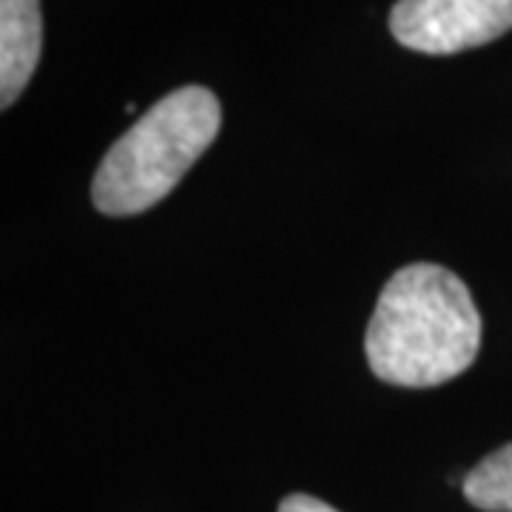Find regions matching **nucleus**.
<instances>
[{
  "label": "nucleus",
  "instance_id": "obj_6",
  "mask_svg": "<svg viewBox=\"0 0 512 512\" xmlns=\"http://www.w3.org/2000/svg\"><path fill=\"white\" fill-rule=\"evenodd\" d=\"M279 512H339L333 510L330 504L325 501H319V498H313V495H288L282 504H279Z\"/></svg>",
  "mask_w": 512,
  "mask_h": 512
},
{
  "label": "nucleus",
  "instance_id": "obj_3",
  "mask_svg": "<svg viewBox=\"0 0 512 512\" xmlns=\"http://www.w3.org/2000/svg\"><path fill=\"white\" fill-rule=\"evenodd\" d=\"M512 29V0H399L390 32L421 55H456Z\"/></svg>",
  "mask_w": 512,
  "mask_h": 512
},
{
  "label": "nucleus",
  "instance_id": "obj_5",
  "mask_svg": "<svg viewBox=\"0 0 512 512\" xmlns=\"http://www.w3.org/2000/svg\"><path fill=\"white\" fill-rule=\"evenodd\" d=\"M467 501L484 512H512V444L484 456L464 476Z\"/></svg>",
  "mask_w": 512,
  "mask_h": 512
},
{
  "label": "nucleus",
  "instance_id": "obj_1",
  "mask_svg": "<svg viewBox=\"0 0 512 512\" xmlns=\"http://www.w3.org/2000/svg\"><path fill=\"white\" fill-rule=\"evenodd\" d=\"M481 316L453 271L416 262L387 279L365 336L367 365L396 387H436L476 362Z\"/></svg>",
  "mask_w": 512,
  "mask_h": 512
},
{
  "label": "nucleus",
  "instance_id": "obj_2",
  "mask_svg": "<svg viewBox=\"0 0 512 512\" xmlns=\"http://www.w3.org/2000/svg\"><path fill=\"white\" fill-rule=\"evenodd\" d=\"M220 126L214 92L183 86L165 94L106 151L92 185L97 211L131 217L154 208L217 140Z\"/></svg>",
  "mask_w": 512,
  "mask_h": 512
},
{
  "label": "nucleus",
  "instance_id": "obj_4",
  "mask_svg": "<svg viewBox=\"0 0 512 512\" xmlns=\"http://www.w3.org/2000/svg\"><path fill=\"white\" fill-rule=\"evenodd\" d=\"M43 46L40 0H0V106L9 109L32 80Z\"/></svg>",
  "mask_w": 512,
  "mask_h": 512
}]
</instances>
